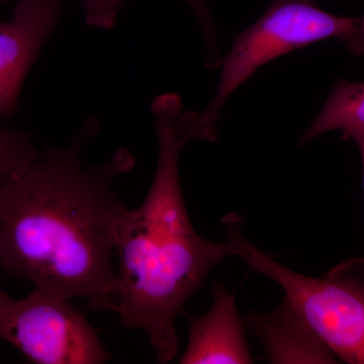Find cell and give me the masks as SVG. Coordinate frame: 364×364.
<instances>
[{
  "label": "cell",
  "mask_w": 364,
  "mask_h": 364,
  "mask_svg": "<svg viewBox=\"0 0 364 364\" xmlns=\"http://www.w3.org/2000/svg\"><path fill=\"white\" fill-rule=\"evenodd\" d=\"M342 139L343 140L353 141L358 145L361 155V161H363L364 188V127H356V128H350L342 131Z\"/></svg>",
  "instance_id": "14"
},
{
  "label": "cell",
  "mask_w": 364,
  "mask_h": 364,
  "mask_svg": "<svg viewBox=\"0 0 364 364\" xmlns=\"http://www.w3.org/2000/svg\"><path fill=\"white\" fill-rule=\"evenodd\" d=\"M364 127V81L342 79L335 85L322 111L299 139L303 145L313 139L336 130Z\"/></svg>",
  "instance_id": "9"
},
{
  "label": "cell",
  "mask_w": 364,
  "mask_h": 364,
  "mask_svg": "<svg viewBox=\"0 0 364 364\" xmlns=\"http://www.w3.org/2000/svg\"><path fill=\"white\" fill-rule=\"evenodd\" d=\"M88 119L65 148H46L0 186L1 267L35 289L82 298L95 311L114 310L117 223L124 205L114 183L135 167L121 148L100 164L83 160L97 135Z\"/></svg>",
  "instance_id": "1"
},
{
  "label": "cell",
  "mask_w": 364,
  "mask_h": 364,
  "mask_svg": "<svg viewBox=\"0 0 364 364\" xmlns=\"http://www.w3.org/2000/svg\"><path fill=\"white\" fill-rule=\"evenodd\" d=\"M247 322L270 363H337L334 354L286 299L272 312L251 313Z\"/></svg>",
  "instance_id": "8"
},
{
  "label": "cell",
  "mask_w": 364,
  "mask_h": 364,
  "mask_svg": "<svg viewBox=\"0 0 364 364\" xmlns=\"http://www.w3.org/2000/svg\"><path fill=\"white\" fill-rule=\"evenodd\" d=\"M127 0H82L86 25L109 30L116 25Z\"/></svg>",
  "instance_id": "11"
},
{
  "label": "cell",
  "mask_w": 364,
  "mask_h": 364,
  "mask_svg": "<svg viewBox=\"0 0 364 364\" xmlns=\"http://www.w3.org/2000/svg\"><path fill=\"white\" fill-rule=\"evenodd\" d=\"M0 267H1V257H0ZM1 289H0V294H1Z\"/></svg>",
  "instance_id": "16"
},
{
  "label": "cell",
  "mask_w": 364,
  "mask_h": 364,
  "mask_svg": "<svg viewBox=\"0 0 364 364\" xmlns=\"http://www.w3.org/2000/svg\"><path fill=\"white\" fill-rule=\"evenodd\" d=\"M7 0H0V6H1L2 4H4V2H6Z\"/></svg>",
  "instance_id": "15"
},
{
  "label": "cell",
  "mask_w": 364,
  "mask_h": 364,
  "mask_svg": "<svg viewBox=\"0 0 364 364\" xmlns=\"http://www.w3.org/2000/svg\"><path fill=\"white\" fill-rule=\"evenodd\" d=\"M158 139L156 172L148 195L117 223V293L112 313L127 329L146 332L157 360L179 351L176 320L208 273L231 256L226 242L205 240L189 220L179 158L188 143L182 131V100L163 93L151 105Z\"/></svg>",
  "instance_id": "2"
},
{
  "label": "cell",
  "mask_w": 364,
  "mask_h": 364,
  "mask_svg": "<svg viewBox=\"0 0 364 364\" xmlns=\"http://www.w3.org/2000/svg\"><path fill=\"white\" fill-rule=\"evenodd\" d=\"M222 223L231 256L279 284L335 358L364 364V257L340 263L325 277H306L249 241L240 215H227Z\"/></svg>",
  "instance_id": "3"
},
{
  "label": "cell",
  "mask_w": 364,
  "mask_h": 364,
  "mask_svg": "<svg viewBox=\"0 0 364 364\" xmlns=\"http://www.w3.org/2000/svg\"><path fill=\"white\" fill-rule=\"evenodd\" d=\"M189 6L195 13L203 38L208 46V64H217L220 61L219 49H218L217 40H215V28L214 21L207 4V0H186Z\"/></svg>",
  "instance_id": "12"
},
{
  "label": "cell",
  "mask_w": 364,
  "mask_h": 364,
  "mask_svg": "<svg viewBox=\"0 0 364 364\" xmlns=\"http://www.w3.org/2000/svg\"><path fill=\"white\" fill-rule=\"evenodd\" d=\"M343 43L352 54L358 55V56L364 55V16L358 18L355 28L343 41Z\"/></svg>",
  "instance_id": "13"
},
{
  "label": "cell",
  "mask_w": 364,
  "mask_h": 364,
  "mask_svg": "<svg viewBox=\"0 0 364 364\" xmlns=\"http://www.w3.org/2000/svg\"><path fill=\"white\" fill-rule=\"evenodd\" d=\"M358 18L328 13L315 0H272L262 16L237 36L223 59L221 76L212 102L200 114L183 112L182 128L189 142L218 140L220 114L239 86L280 56L328 39L343 41L358 23Z\"/></svg>",
  "instance_id": "4"
},
{
  "label": "cell",
  "mask_w": 364,
  "mask_h": 364,
  "mask_svg": "<svg viewBox=\"0 0 364 364\" xmlns=\"http://www.w3.org/2000/svg\"><path fill=\"white\" fill-rule=\"evenodd\" d=\"M0 339L35 363L102 364L112 358L70 299L35 287L21 299L0 294Z\"/></svg>",
  "instance_id": "5"
},
{
  "label": "cell",
  "mask_w": 364,
  "mask_h": 364,
  "mask_svg": "<svg viewBox=\"0 0 364 364\" xmlns=\"http://www.w3.org/2000/svg\"><path fill=\"white\" fill-rule=\"evenodd\" d=\"M213 306L203 317L193 318L182 364L253 363L235 296L221 282L213 286Z\"/></svg>",
  "instance_id": "7"
},
{
  "label": "cell",
  "mask_w": 364,
  "mask_h": 364,
  "mask_svg": "<svg viewBox=\"0 0 364 364\" xmlns=\"http://www.w3.org/2000/svg\"><path fill=\"white\" fill-rule=\"evenodd\" d=\"M39 152L28 134L0 127V186L28 167Z\"/></svg>",
  "instance_id": "10"
},
{
  "label": "cell",
  "mask_w": 364,
  "mask_h": 364,
  "mask_svg": "<svg viewBox=\"0 0 364 364\" xmlns=\"http://www.w3.org/2000/svg\"><path fill=\"white\" fill-rule=\"evenodd\" d=\"M65 0H18L0 20V117L11 119L21 88L43 46L58 25Z\"/></svg>",
  "instance_id": "6"
}]
</instances>
